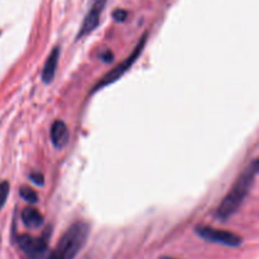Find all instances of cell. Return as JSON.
Masks as SVG:
<instances>
[{
	"instance_id": "1",
	"label": "cell",
	"mask_w": 259,
	"mask_h": 259,
	"mask_svg": "<svg viewBox=\"0 0 259 259\" xmlns=\"http://www.w3.org/2000/svg\"><path fill=\"white\" fill-rule=\"evenodd\" d=\"M258 159H253L252 163L238 177L234 186L232 187L229 194L223 199L222 204L218 206L217 211H215V217L218 219L222 220V222H225V220L229 219L230 217H233L238 211V209L243 204L245 197L248 196L253 184H254L255 176L258 174Z\"/></svg>"
},
{
	"instance_id": "2",
	"label": "cell",
	"mask_w": 259,
	"mask_h": 259,
	"mask_svg": "<svg viewBox=\"0 0 259 259\" xmlns=\"http://www.w3.org/2000/svg\"><path fill=\"white\" fill-rule=\"evenodd\" d=\"M89 237V225L83 222L75 223L62 235L47 259H75Z\"/></svg>"
},
{
	"instance_id": "3",
	"label": "cell",
	"mask_w": 259,
	"mask_h": 259,
	"mask_svg": "<svg viewBox=\"0 0 259 259\" xmlns=\"http://www.w3.org/2000/svg\"><path fill=\"white\" fill-rule=\"evenodd\" d=\"M146 40H147V34H144L143 37H142L141 42H139L138 45H137L136 50H134L133 52H132V55L129 56V57H126L125 60H124L123 62L120 63V65L116 66V67L114 68V70H111L110 72L106 73V75L104 76V77L101 78V80L99 81V82L96 83L95 86H94L93 93H95V91L100 90V89L104 88V86L110 85V83H113L114 81L119 80V77H121V76H123L124 73H125L126 71H128L129 68L132 67V65H133V63L136 62L137 60H138L139 55H141V53H142L144 45H146Z\"/></svg>"
},
{
	"instance_id": "4",
	"label": "cell",
	"mask_w": 259,
	"mask_h": 259,
	"mask_svg": "<svg viewBox=\"0 0 259 259\" xmlns=\"http://www.w3.org/2000/svg\"><path fill=\"white\" fill-rule=\"evenodd\" d=\"M47 233L39 238H33L28 234L19 235L17 238L18 247L29 259H42L47 253L48 248Z\"/></svg>"
},
{
	"instance_id": "5",
	"label": "cell",
	"mask_w": 259,
	"mask_h": 259,
	"mask_svg": "<svg viewBox=\"0 0 259 259\" xmlns=\"http://www.w3.org/2000/svg\"><path fill=\"white\" fill-rule=\"evenodd\" d=\"M196 233L199 237L207 242L217 243V244L227 245V247H238L242 244V239L234 233L227 232V230L214 229L210 227H197Z\"/></svg>"
},
{
	"instance_id": "6",
	"label": "cell",
	"mask_w": 259,
	"mask_h": 259,
	"mask_svg": "<svg viewBox=\"0 0 259 259\" xmlns=\"http://www.w3.org/2000/svg\"><path fill=\"white\" fill-rule=\"evenodd\" d=\"M105 4L106 0H94L90 10L85 15V19H83L82 24H81L80 32L77 34V39L82 38L83 35H88L89 33H91L98 27L99 22H100V15L103 13Z\"/></svg>"
},
{
	"instance_id": "7",
	"label": "cell",
	"mask_w": 259,
	"mask_h": 259,
	"mask_svg": "<svg viewBox=\"0 0 259 259\" xmlns=\"http://www.w3.org/2000/svg\"><path fill=\"white\" fill-rule=\"evenodd\" d=\"M51 139L57 149L63 148L68 142V129L65 121L56 120L51 126Z\"/></svg>"
},
{
	"instance_id": "8",
	"label": "cell",
	"mask_w": 259,
	"mask_h": 259,
	"mask_svg": "<svg viewBox=\"0 0 259 259\" xmlns=\"http://www.w3.org/2000/svg\"><path fill=\"white\" fill-rule=\"evenodd\" d=\"M58 58H60V47H55L52 52L50 53V56H48L45 66H43L42 80L45 83H50L53 80V77H55L58 65Z\"/></svg>"
},
{
	"instance_id": "9",
	"label": "cell",
	"mask_w": 259,
	"mask_h": 259,
	"mask_svg": "<svg viewBox=\"0 0 259 259\" xmlns=\"http://www.w3.org/2000/svg\"><path fill=\"white\" fill-rule=\"evenodd\" d=\"M22 220L24 225L29 229H37L43 224V217L37 209L34 207H27L22 212Z\"/></svg>"
},
{
	"instance_id": "10",
	"label": "cell",
	"mask_w": 259,
	"mask_h": 259,
	"mask_svg": "<svg viewBox=\"0 0 259 259\" xmlns=\"http://www.w3.org/2000/svg\"><path fill=\"white\" fill-rule=\"evenodd\" d=\"M20 196L23 197V200H25L27 202H30V204L38 202V194L34 190L29 189V187L23 186L22 189H20Z\"/></svg>"
},
{
	"instance_id": "11",
	"label": "cell",
	"mask_w": 259,
	"mask_h": 259,
	"mask_svg": "<svg viewBox=\"0 0 259 259\" xmlns=\"http://www.w3.org/2000/svg\"><path fill=\"white\" fill-rule=\"evenodd\" d=\"M8 195H9V182H0V210L7 202Z\"/></svg>"
},
{
	"instance_id": "12",
	"label": "cell",
	"mask_w": 259,
	"mask_h": 259,
	"mask_svg": "<svg viewBox=\"0 0 259 259\" xmlns=\"http://www.w3.org/2000/svg\"><path fill=\"white\" fill-rule=\"evenodd\" d=\"M113 17H114V19L118 20V22H124V20H125V18L128 17V13H126V10L118 9L113 13Z\"/></svg>"
},
{
	"instance_id": "13",
	"label": "cell",
	"mask_w": 259,
	"mask_h": 259,
	"mask_svg": "<svg viewBox=\"0 0 259 259\" xmlns=\"http://www.w3.org/2000/svg\"><path fill=\"white\" fill-rule=\"evenodd\" d=\"M29 179L30 181L34 182V184L39 185V186H42L43 185V175L42 174H30L29 175Z\"/></svg>"
},
{
	"instance_id": "14",
	"label": "cell",
	"mask_w": 259,
	"mask_h": 259,
	"mask_svg": "<svg viewBox=\"0 0 259 259\" xmlns=\"http://www.w3.org/2000/svg\"><path fill=\"white\" fill-rule=\"evenodd\" d=\"M111 58H113V55H111L110 51H105V53H104V56H103V60L104 61H111Z\"/></svg>"
},
{
	"instance_id": "15",
	"label": "cell",
	"mask_w": 259,
	"mask_h": 259,
	"mask_svg": "<svg viewBox=\"0 0 259 259\" xmlns=\"http://www.w3.org/2000/svg\"><path fill=\"white\" fill-rule=\"evenodd\" d=\"M161 259H174V258H169V257H163V258H161Z\"/></svg>"
}]
</instances>
